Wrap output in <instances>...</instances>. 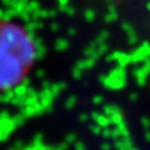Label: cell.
<instances>
[{
    "label": "cell",
    "instance_id": "obj_1",
    "mask_svg": "<svg viewBox=\"0 0 150 150\" xmlns=\"http://www.w3.org/2000/svg\"><path fill=\"white\" fill-rule=\"evenodd\" d=\"M36 58L34 40L24 28L0 20V91L19 85Z\"/></svg>",
    "mask_w": 150,
    "mask_h": 150
}]
</instances>
